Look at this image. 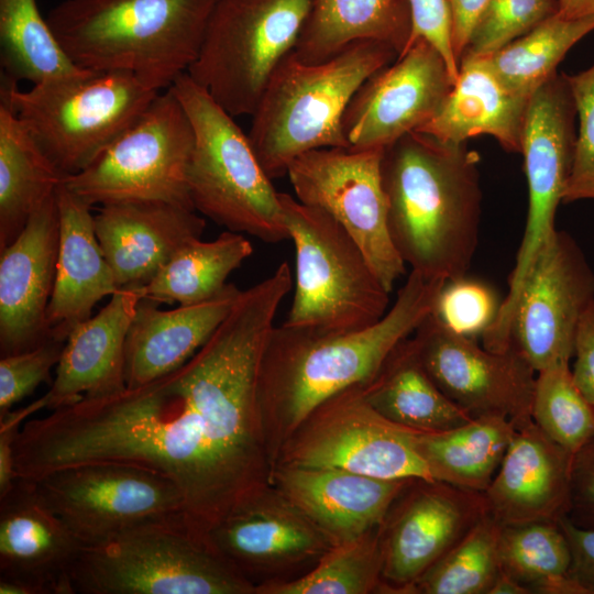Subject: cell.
Wrapping results in <instances>:
<instances>
[{
    "label": "cell",
    "mask_w": 594,
    "mask_h": 594,
    "mask_svg": "<svg viewBox=\"0 0 594 594\" xmlns=\"http://www.w3.org/2000/svg\"><path fill=\"white\" fill-rule=\"evenodd\" d=\"M170 87L183 103L195 133L188 170L195 210L229 231L266 243L288 239L279 191L234 117L187 73Z\"/></svg>",
    "instance_id": "8"
},
{
    "label": "cell",
    "mask_w": 594,
    "mask_h": 594,
    "mask_svg": "<svg viewBox=\"0 0 594 594\" xmlns=\"http://www.w3.org/2000/svg\"><path fill=\"white\" fill-rule=\"evenodd\" d=\"M498 307L492 288L465 276L443 286L433 314L454 332L474 338L491 326Z\"/></svg>",
    "instance_id": "43"
},
{
    "label": "cell",
    "mask_w": 594,
    "mask_h": 594,
    "mask_svg": "<svg viewBox=\"0 0 594 594\" xmlns=\"http://www.w3.org/2000/svg\"><path fill=\"white\" fill-rule=\"evenodd\" d=\"M59 245L56 278L47 311L51 338L66 341L94 307L119 288L95 230L89 204L62 183L56 190Z\"/></svg>",
    "instance_id": "27"
},
{
    "label": "cell",
    "mask_w": 594,
    "mask_h": 594,
    "mask_svg": "<svg viewBox=\"0 0 594 594\" xmlns=\"http://www.w3.org/2000/svg\"><path fill=\"white\" fill-rule=\"evenodd\" d=\"M568 517L579 527L594 529V437L573 454Z\"/></svg>",
    "instance_id": "46"
},
{
    "label": "cell",
    "mask_w": 594,
    "mask_h": 594,
    "mask_svg": "<svg viewBox=\"0 0 594 594\" xmlns=\"http://www.w3.org/2000/svg\"><path fill=\"white\" fill-rule=\"evenodd\" d=\"M556 13L557 0H488L463 56L493 54Z\"/></svg>",
    "instance_id": "41"
},
{
    "label": "cell",
    "mask_w": 594,
    "mask_h": 594,
    "mask_svg": "<svg viewBox=\"0 0 594 594\" xmlns=\"http://www.w3.org/2000/svg\"><path fill=\"white\" fill-rule=\"evenodd\" d=\"M498 556L501 570L528 588L546 576L569 572L571 564L559 522L501 526Z\"/></svg>",
    "instance_id": "40"
},
{
    "label": "cell",
    "mask_w": 594,
    "mask_h": 594,
    "mask_svg": "<svg viewBox=\"0 0 594 594\" xmlns=\"http://www.w3.org/2000/svg\"><path fill=\"white\" fill-rule=\"evenodd\" d=\"M69 581L73 594H256L184 517L145 522L82 547Z\"/></svg>",
    "instance_id": "6"
},
{
    "label": "cell",
    "mask_w": 594,
    "mask_h": 594,
    "mask_svg": "<svg viewBox=\"0 0 594 594\" xmlns=\"http://www.w3.org/2000/svg\"><path fill=\"white\" fill-rule=\"evenodd\" d=\"M529 98L509 89L486 56L465 55L440 110L418 132L453 143L490 135L506 152L520 153Z\"/></svg>",
    "instance_id": "29"
},
{
    "label": "cell",
    "mask_w": 594,
    "mask_h": 594,
    "mask_svg": "<svg viewBox=\"0 0 594 594\" xmlns=\"http://www.w3.org/2000/svg\"><path fill=\"white\" fill-rule=\"evenodd\" d=\"M566 78L573 95L576 138L562 204L594 200V64Z\"/></svg>",
    "instance_id": "42"
},
{
    "label": "cell",
    "mask_w": 594,
    "mask_h": 594,
    "mask_svg": "<svg viewBox=\"0 0 594 594\" xmlns=\"http://www.w3.org/2000/svg\"><path fill=\"white\" fill-rule=\"evenodd\" d=\"M479 163L468 142H446L418 131L383 151L388 229L411 271L444 282L466 276L482 215Z\"/></svg>",
    "instance_id": "3"
},
{
    "label": "cell",
    "mask_w": 594,
    "mask_h": 594,
    "mask_svg": "<svg viewBox=\"0 0 594 594\" xmlns=\"http://www.w3.org/2000/svg\"><path fill=\"white\" fill-rule=\"evenodd\" d=\"M362 389L376 411L411 430L443 431L473 418L430 377L411 336L394 349L378 373Z\"/></svg>",
    "instance_id": "31"
},
{
    "label": "cell",
    "mask_w": 594,
    "mask_h": 594,
    "mask_svg": "<svg viewBox=\"0 0 594 594\" xmlns=\"http://www.w3.org/2000/svg\"><path fill=\"white\" fill-rule=\"evenodd\" d=\"M206 222L196 210L156 201L101 205L96 235L119 288L143 287Z\"/></svg>",
    "instance_id": "26"
},
{
    "label": "cell",
    "mask_w": 594,
    "mask_h": 594,
    "mask_svg": "<svg viewBox=\"0 0 594 594\" xmlns=\"http://www.w3.org/2000/svg\"><path fill=\"white\" fill-rule=\"evenodd\" d=\"M142 298L141 287L120 288L97 315L74 327L66 338L50 389L15 410L19 417L25 421L42 409L55 410L82 397L124 389L125 341Z\"/></svg>",
    "instance_id": "23"
},
{
    "label": "cell",
    "mask_w": 594,
    "mask_h": 594,
    "mask_svg": "<svg viewBox=\"0 0 594 594\" xmlns=\"http://www.w3.org/2000/svg\"><path fill=\"white\" fill-rule=\"evenodd\" d=\"M58 245L55 193L31 215L21 233L0 250L1 356L30 350L51 338L47 311Z\"/></svg>",
    "instance_id": "22"
},
{
    "label": "cell",
    "mask_w": 594,
    "mask_h": 594,
    "mask_svg": "<svg viewBox=\"0 0 594 594\" xmlns=\"http://www.w3.org/2000/svg\"><path fill=\"white\" fill-rule=\"evenodd\" d=\"M558 14L564 19L578 20L594 16V0H557Z\"/></svg>",
    "instance_id": "52"
},
{
    "label": "cell",
    "mask_w": 594,
    "mask_h": 594,
    "mask_svg": "<svg viewBox=\"0 0 594 594\" xmlns=\"http://www.w3.org/2000/svg\"><path fill=\"white\" fill-rule=\"evenodd\" d=\"M35 481L47 505L82 547L145 522L184 517V499L177 485L142 466L84 463L55 470Z\"/></svg>",
    "instance_id": "13"
},
{
    "label": "cell",
    "mask_w": 594,
    "mask_h": 594,
    "mask_svg": "<svg viewBox=\"0 0 594 594\" xmlns=\"http://www.w3.org/2000/svg\"><path fill=\"white\" fill-rule=\"evenodd\" d=\"M2 80L33 85L82 74L65 54L36 0H0Z\"/></svg>",
    "instance_id": "35"
},
{
    "label": "cell",
    "mask_w": 594,
    "mask_h": 594,
    "mask_svg": "<svg viewBox=\"0 0 594 594\" xmlns=\"http://www.w3.org/2000/svg\"><path fill=\"white\" fill-rule=\"evenodd\" d=\"M260 364L251 345L210 339L153 382L29 418L14 444L16 475L95 462L151 469L177 485L186 522L207 537L272 487Z\"/></svg>",
    "instance_id": "1"
},
{
    "label": "cell",
    "mask_w": 594,
    "mask_h": 594,
    "mask_svg": "<svg viewBox=\"0 0 594 594\" xmlns=\"http://www.w3.org/2000/svg\"><path fill=\"white\" fill-rule=\"evenodd\" d=\"M384 150L327 147L289 165L296 198L332 217L359 244L388 292L405 273L388 229L381 163Z\"/></svg>",
    "instance_id": "15"
},
{
    "label": "cell",
    "mask_w": 594,
    "mask_h": 594,
    "mask_svg": "<svg viewBox=\"0 0 594 594\" xmlns=\"http://www.w3.org/2000/svg\"><path fill=\"white\" fill-rule=\"evenodd\" d=\"M381 526L331 547L316 564L294 579L268 582L256 594L387 593L383 581Z\"/></svg>",
    "instance_id": "36"
},
{
    "label": "cell",
    "mask_w": 594,
    "mask_h": 594,
    "mask_svg": "<svg viewBox=\"0 0 594 594\" xmlns=\"http://www.w3.org/2000/svg\"><path fill=\"white\" fill-rule=\"evenodd\" d=\"M448 282L410 271L394 304L364 329L321 334L275 326L258 374V402L268 452L275 465L283 444L319 405L378 373L389 354L433 312Z\"/></svg>",
    "instance_id": "2"
},
{
    "label": "cell",
    "mask_w": 594,
    "mask_h": 594,
    "mask_svg": "<svg viewBox=\"0 0 594 594\" xmlns=\"http://www.w3.org/2000/svg\"><path fill=\"white\" fill-rule=\"evenodd\" d=\"M499 531L485 515L419 578L413 594H488L501 572Z\"/></svg>",
    "instance_id": "38"
},
{
    "label": "cell",
    "mask_w": 594,
    "mask_h": 594,
    "mask_svg": "<svg viewBox=\"0 0 594 594\" xmlns=\"http://www.w3.org/2000/svg\"><path fill=\"white\" fill-rule=\"evenodd\" d=\"M218 0H63L46 20L78 68L162 91L195 62Z\"/></svg>",
    "instance_id": "4"
},
{
    "label": "cell",
    "mask_w": 594,
    "mask_h": 594,
    "mask_svg": "<svg viewBox=\"0 0 594 594\" xmlns=\"http://www.w3.org/2000/svg\"><path fill=\"white\" fill-rule=\"evenodd\" d=\"M453 84L442 55L418 38L350 100L342 118L348 148L385 150L418 131L440 110Z\"/></svg>",
    "instance_id": "19"
},
{
    "label": "cell",
    "mask_w": 594,
    "mask_h": 594,
    "mask_svg": "<svg viewBox=\"0 0 594 594\" xmlns=\"http://www.w3.org/2000/svg\"><path fill=\"white\" fill-rule=\"evenodd\" d=\"M572 377L594 405V299L583 312L575 333Z\"/></svg>",
    "instance_id": "47"
},
{
    "label": "cell",
    "mask_w": 594,
    "mask_h": 594,
    "mask_svg": "<svg viewBox=\"0 0 594 594\" xmlns=\"http://www.w3.org/2000/svg\"><path fill=\"white\" fill-rule=\"evenodd\" d=\"M64 179L14 111L0 100V250L21 233Z\"/></svg>",
    "instance_id": "32"
},
{
    "label": "cell",
    "mask_w": 594,
    "mask_h": 594,
    "mask_svg": "<svg viewBox=\"0 0 594 594\" xmlns=\"http://www.w3.org/2000/svg\"><path fill=\"white\" fill-rule=\"evenodd\" d=\"M414 480L378 479L334 468L277 465L272 487L336 546L381 526Z\"/></svg>",
    "instance_id": "25"
},
{
    "label": "cell",
    "mask_w": 594,
    "mask_h": 594,
    "mask_svg": "<svg viewBox=\"0 0 594 594\" xmlns=\"http://www.w3.org/2000/svg\"><path fill=\"white\" fill-rule=\"evenodd\" d=\"M529 588L536 594H588L569 572L546 576Z\"/></svg>",
    "instance_id": "51"
},
{
    "label": "cell",
    "mask_w": 594,
    "mask_h": 594,
    "mask_svg": "<svg viewBox=\"0 0 594 594\" xmlns=\"http://www.w3.org/2000/svg\"><path fill=\"white\" fill-rule=\"evenodd\" d=\"M571 551L569 573L594 594V529L579 527L568 516L559 521Z\"/></svg>",
    "instance_id": "48"
},
{
    "label": "cell",
    "mask_w": 594,
    "mask_h": 594,
    "mask_svg": "<svg viewBox=\"0 0 594 594\" xmlns=\"http://www.w3.org/2000/svg\"><path fill=\"white\" fill-rule=\"evenodd\" d=\"M216 550L256 587L310 570L333 547L329 538L273 487L207 535Z\"/></svg>",
    "instance_id": "20"
},
{
    "label": "cell",
    "mask_w": 594,
    "mask_h": 594,
    "mask_svg": "<svg viewBox=\"0 0 594 594\" xmlns=\"http://www.w3.org/2000/svg\"><path fill=\"white\" fill-rule=\"evenodd\" d=\"M415 433L376 411L356 385L314 409L283 444L274 468H334L378 479L435 481L416 449Z\"/></svg>",
    "instance_id": "12"
},
{
    "label": "cell",
    "mask_w": 594,
    "mask_h": 594,
    "mask_svg": "<svg viewBox=\"0 0 594 594\" xmlns=\"http://www.w3.org/2000/svg\"><path fill=\"white\" fill-rule=\"evenodd\" d=\"M158 92L128 73L85 72L26 91L1 79L0 100L67 177L96 161Z\"/></svg>",
    "instance_id": "9"
},
{
    "label": "cell",
    "mask_w": 594,
    "mask_h": 594,
    "mask_svg": "<svg viewBox=\"0 0 594 594\" xmlns=\"http://www.w3.org/2000/svg\"><path fill=\"white\" fill-rule=\"evenodd\" d=\"M594 299V271L575 239L554 230L537 252L518 292L512 345L536 372L570 364L579 321Z\"/></svg>",
    "instance_id": "16"
},
{
    "label": "cell",
    "mask_w": 594,
    "mask_h": 594,
    "mask_svg": "<svg viewBox=\"0 0 594 594\" xmlns=\"http://www.w3.org/2000/svg\"><path fill=\"white\" fill-rule=\"evenodd\" d=\"M309 9L310 0H218L187 74L232 117L252 116Z\"/></svg>",
    "instance_id": "10"
},
{
    "label": "cell",
    "mask_w": 594,
    "mask_h": 594,
    "mask_svg": "<svg viewBox=\"0 0 594 594\" xmlns=\"http://www.w3.org/2000/svg\"><path fill=\"white\" fill-rule=\"evenodd\" d=\"M398 53L372 40L358 41L321 63L307 64L294 50L274 70L252 114L248 133L273 179L298 156L318 148L348 147L342 118L360 86Z\"/></svg>",
    "instance_id": "5"
},
{
    "label": "cell",
    "mask_w": 594,
    "mask_h": 594,
    "mask_svg": "<svg viewBox=\"0 0 594 594\" xmlns=\"http://www.w3.org/2000/svg\"><path fill=\"white\" fill-rule=\"evenodd\" d=\"M23 421L11 410L0 418V496L4 495L18 479L14 444Z\"/></svg>",
    "instance_id": "50"
},
{
    "label": "cell",
    "mask_w": 594,
    "mask_h": 594,
    "mask_svg": "<svg viewBox=\"0 0 594 594\" xmlns=\"http://www.w3.org/2000/svg\"><path fill=\"white\" fill-rule=\"evenodd\" d=\"M411 340L437 386L471 417L503 416L517 429L532 420L537 372L514 345L504 352L487 350L433 312Z\"/></svg>",
    "instance_id": "17"
},
{
    "label": "cell",
    "mask_w": 594,
    "mask_h": 594,
    "mask_svg": "<svg viewBox=\"0 0 594 594\" xmlns=\"http://www.w3.org/2000/svg\"><path fill=\"white\" fill-rule=\"evenodd\" d=\"M485 515L483 493L415 479L381 525L387 593L413 594L419 578Z\"/></svg>",
    "instance_id": "18"
},
{
    "label": "cell",
    "mask_w": 594,
    "mask_h": 594,
    "mask_svg": "<svg viewBox=\"0 0 594 594\" xmlns=\"http://www.w3.org/2000/svg\"><path fill=\"white\" fill-rule=\"evenodd\" d=\"M531 419L573 454L594 437V405L575 385L570 364L537 372Z\"/></svg>",
    "instance_id": "39"
},
{
    "label": "cell",
    "mask_w": 594,
    "mask_h": 594,
    "mask_svg": "<svg viewBox=\"0 0 594 594\" xmlns=\"http://www.w3.org/2000/svg\"><path fill=\"white\" fill-rule=\"evenodd\" d=\"M530 590L501 570L488 594H530Z\"/></svg>",
    "instance_id": "53"
},
{
    "label": "cell",
    "mask_w": 594,
    "mask_h": 594,
    "mask_svg": "<svg viewBox=\"0 0 594 594\" xmlns=\"http://www.w3.org/2000/svg\"><path fill=\"white\" fill-rule=\"evenodd\" d=\"M252 253L249 239L229 230L211 241L191 240L141 287L143 298L179 306L210 300L224 290L229 275Z\"/></svg>",
    "instance_id": "34"
},
{
    "label": "cell",
    "mask_w": 594,
    "mask_h": 594,
    "mask_svg": "<svg viewBox=\"0 0 594 594\" xmlns=\"http://www.w3.org/2000/svg\"><path fill=\"white\" fill-rule=\"evenodd\" d=\"M448 2L452 16V45L460 65L475 22L488 0H448Z\"/></svg>",
    "instance_id": "49"
},
{
    "label": "cell",
    "mask_w": 594,
    "mask_h": 594,
    "mask_svg": "<svg viewBox=\"0 0 594 594\" xmlns=\"http://www.w3.org/2000/svg\"><path fill=\"white\" fill-rule=\"evenodd\" d=\"M194 144L191 121L169 87L96 161L63 183L90 206L156 201L195 210L188 186Z\"/></svg>",
    "instance_id": "11"
},
{
    "label": "cell",
    "mask_w": 594,
    "mask_h": 594,
    "mask_svg": "<svg viewBox=\"0 0 594 594\" xmlns=\"http://www.w3.org/2000/svg\"><path fill=\"white\" fill-rule=\"evenodd\" d=\"M242 289L230 283L217 297L170 310L142 298L125 341V384L153 382L185 364L227 317Z\"/></svg>",
    "instance_id": "28"
},
{
    "label": "cell",
    "mask_w": 594,
    "mask_h": 594,
    "mask_svg": "<svg viewBox=\"0 0 594 594\" xmlns=\"http://www.w3.org/2000/svg\"><path fill=\"white\" fill-rule=\"evenodd\" d=\"M407 2L411 15L408 46L418 38L430 43L444 58L455 82L459 63L452 45V16L448 0H407Z\"/></svg>",
    "instance_id": "45"
},
{
    "label": "cell",
    "mask_w": 594,
    "mask_h": 594,
    "mask_svg": "<svg viewBox=\"0 0 594 594\" xmlns=\"http://www.w3.org/2000/svg\"><path fill=\"white\" fill-rule=\"evenodd\" d=\"M65 341L48 338L30 350L1 356L0 360V418L13 406L50 380L57 365Z\"/></svg>",
    "instance_id": "44"
},
{
    "label": "cell",
    "mask_w": 594,
    "mask_h": 594,
    "mask_svg": "<svg viewBox=\"0 0 594 594\" xmlns=\"http://www.w3.org/2000/svg\"><path fill=\"white\" fill-rule=\"evenodd\" d=\"M411 15L407 0H310L296 56L321 63L358 41H378L398 56L408 47Z\"/></svg>",
    "instance_id": "30"
},
{
    "label": "cell",
    "mask_w": 594,
    "mask_h": 594,
    "mask_svg": "<svg viewBox=\"0 0 594 594\" xmlns=\"http://www.w3.org/2000/svg\"><path fill=\"white\" fill-rule=\"evenodd\" d=\"M576 108L565 73H554L529 98L521 135L528 210L516 262L492 330L506 336L520 286L537 252L556 230V213L570 176Z\"/></svg>",
    "instance_id": "14"
},
{
    "label": "cell",
    "mask_w": 594,
    "mask_h": 594,
    "mask_svg": "<svg viewBox=\"0 0 594 594\" xmlns=\"http://www.w3.org/2000/svg\"><path fill=\"white\" fill-rule=\"evenodd\" d=\"M572 460L532 420L518 428L483 492L487 515L499 526L558 524L570 509Z\"/></svg>",
    "instance_id": "24"
},
{
    "label": "cell",
    "mask_w": 594,
    "mask_h": 594,
    "mask_svg": "<svg viewBox=\"0 0 594 594\" xmlns=\"http://www.w3.org/2000/svg\"><path fill=\"white\" fill-rule=\"evenodd\" d=\"M295 248L289 328L321 334L364 329L388 310L389 293L353 238L324 211L279 193Z\"/></svg>",
    "instance_id": "7"
},
{
    "label": "cell",
    "mask_w": 594,
    "mask_h": 594,
    "mask_svg": "<svg viewBox=\"0 0 594 594\" xmlns=\"http://www.w3.org/2000/svg\"><path fill=\"white\" fill-rule=\"evenodd\" d=\"M81 548L35 480L18 477L0 496L1 594H73L69 573Z\"/></svg>",
    "instance_id": "21"
},
{
    "label": "cell",
    "mask_w": 594,
    "mask_h": 594,
    "mask_svg": "<svg viewBox=\"0 0 594 594\" xmlns=\"http://www.w3.org/2000/svg\"><path fill=\"white\" fill-rule=\"evenodd\" d=\"M516 431L506 417L479 416L449 430L416 431L415 446L432 480L483 493Z\"/></svg>",
    "instance_id": "33"
},
{
    "label": "cell",
    "mask_w": 594,
    "mask_h": 594,
    "mask_svg": "<svg viewBox=\"0 0 594 594\" xmlns=\"http://www.w3.org/2000/svg\"><path fill=\"white\" fill-rule=\"evenodd\" d=\"M594 31V16L569 20L558 13L497 52L485 55L499 79L530 97L554 73L566 53Z\"/></svg>",
    "instance_id": "37"
}]
</instances>
